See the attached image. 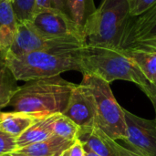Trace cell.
I'll return each mask as SVG.
<instances>
[{
    "instance_id": "obj_16",
    "label": "cell",
    "mask_w": 156,
    "mask_h": 156,
    "mask_svg": "<svg viewBox=\"0 0 156 156\" xmlns=\"http://www.w3.org/2000/svg\"><path fill=\"white\" fill-rule=\"evenodd\" d=\"M17 80L6 62V56L0 50V109L8 106L18 90Z\"/></svg>"
},
{
    "instance_id": "obj_11",
    "label": "cell",
    "mask_w": 156,
    "mask_h": 156,
    "mask_svg": "<svg viewBox=\"0 0 156 156\" xmlns=\"http://www.w3.org/2000/svg\"><path fill=\"white\" fill-rule=\"evenodd\" d=\"M94 0H58V10L65 14L82 32L85 37V27L96 11Z\"/></svg>"
},
{
    "instance_id": "obj_7",
    "label": "cell",
    "mask_w": 156,
    "mask_h": 156,
    "mask_svg": "<svg viewBox=\"0 0 156 156\" xmlns=\"http://www.w3.org/2000/svg\"><path fill=\"white\" fill-rule=\"evenodd\" d=\"M119 49L156 51V2L144 13L127 19Z\"/></svg>"
},
{
    "instance_id": "obj_13",
    "label": "cell",
    "mask_w": 156,
    "mask_h": 156,
    "mask_svg": "<svg viewBox=\"0 0 156 156\" xmlns=\"http://www.w3.org/2000/svg\"><path fill=\"white\" fill-rule=\"evenodd\" d=\"M60 113L52 114L37 120L26 132L16 138L17 149L39 143L50 137L53 133L54 122Z\"/></svg>"
},
{
    "instance_id": "obj_20",
    "label": "cell",
    "mask_w": 156,
    "mask_h": 156,
    "mask_svg": "<svg viewBox=\"0 0 156 156\" xmlns=\"http://www.w3.org/2000/svg\"><path fill=\"white\" fill-rule=\"evenodd\" d=\"M18 23L30 22L35 15L37 0H12Z\"/></svg>"
},
{
    "instance_id": "obj_8",
    "label": "cell",
    "mask_w": 156,
    "mask_h": 156,
    "mask_svg": "<svg viewBox=\"0 0 156 156\" xmlns=\"http://www.w3.org/2000/svg\"><path fill=\"white\" fill-rule=\"evenodd\" d=\"M127 148L142 156H156V122L146 120L123 109Z\"/></svg>"
},
{
    "instance_id": "obj_10",
    "label": "cell",
    "mask_w": 156,
    "mask_h": 156,
    "mask_svg": "<svg viewBox=\"0 0 156 156\" xmlns=\"http://www.w3.org/2000/svg\"><path fill=\"white\" fill-rule=\"evenodd\" d=\"M30 23L39 33L46 36L69 37L86 41L84 35L78 27L58 9L40 10L35 13Z\"/></svg>"
},
{
    "instance_id": "obj_2",
    "label": "cell",
    "mask_w": 156,
    "mask_h": 156,
    "mask_svg": "<svg viewBox=\"0 0 156 156\" xmlns=\"http://www.w3.org/2000/svg\"><path fill=\"white\" fill-rule=\"evenodd\" d=\"M83 47L51 48L17 57H6V62L16 80L26 82L59 76L69 70L83 73Z\"/></svg>"
},
{
    "instance_id": "obj_25",
    "label": "cell",
    "mask_w": 156,
    "mask_h": 156,
    "mask_svg": "<svg viewBox=\"0 0 156 156\" xmlns=\"http://www.w3.org/2000/svg\"><path fill=\"white\" fill-rule=\"evenodd\" d=\"M69 156H85L86 155V151L82 145V144L76 139L74 141V143L72 144V145L69 147V149L68 150Z\"/></svg>"
},
{
    "instance_id": "obj_23",
    "label": "cell",
    "mask_w": 156,
    "mask_h": 156,
    "mask_svg": "<svg viewBox=\"0 0 156 156\" xmlns=\"http://www.w3.org/2000/svg\"><path fill=\"white\" fill-rule=\"evenodd\" d=\"M105 139H106V142L108 143L109 146L112 150V152H113L115 156H142L138 154H136V153H134V152H133V151H131L127 147H124V146L121 145L115 140L110 138L106 134H105Z\"/></svg>"
},
{
    "instance_id": "obj_32",
    "label": "cell",
    "mask_w": 156,
    "mask_h": 156,
    "mask_svg": "<svg viewBox=\"0 0 156 156\" xmlns=\"http://www.w3.org/2000/svg\"><path fill=\"white\" fill-rule=\"evenodd\" d=\"M11 1H12V0H11Z\"/></svg>"
},
{
    "instance_id": "obj_5",
    "label": "cell",
    "mask_w": 156,
    "mask_h": 156,
    "mask_svg": "<svg viewBox=\"0 0 156 156\" xmlns=\"http://www.w3.org/2000/svg\"><path fill=\"white\" fill-rule=\"evenodd\" d=\"M82 82L89 86L95 100V127L115 141H124L127 133L123 108L117 102L110 83L91 74H83Z\"/></svg>"
},
{
    "instance_id": "obj_15",
    "label": "cell",
    "mask_w": 156,
    "mask_h": 156,
    "mask_svg": "<svg viewBox=\"0 0 156 156\" xmlns=\"http://www.w3.org/2000/svg\"><path fill=\"white\" fill-rule=\"evenodd\" d=\"M77 139L82 144L86 152L101 156H115L105 139V133L98 128L80 129Z\"/></svg>"
},
{
    "instance_id": "obj_14",
    "label": "cell",
    "mask_w": 156,
    "mask_h": 156,
    "mask_svg": "<svg viewBox=\"0 0 156 156\" xmlns=\"http://www.w3.org/2000/svg\"><path fill=\"white\" fill-rule=\"evenodd\" d=\"M74 141L66 140L56 134H52L48 139L28 146L17 149L16 152L30 156H60L69 149Z\"/></svg>"
},
{
    "instance_id": "obj_6",
    "label": "cell",
    "mask_w": 156,
    "mask_h": 156,
    "mask_svg": "<svg viewBox=\"0 0 156 156\" xmlns=\"http://www.w3.org/2000/svg\"><path fill=\"white\" fill-rule=\"evenodd\" d=\"M87 44L86 41L69 37H49L39 33L30 22L18 24V29L6 57H17L27 53L42 51L51 48H80Z\"/></svg>"
},
{
    "instance_id": "obj_3",
    "label": "cell",
    "mask_w": 156,
    "mask_h": 156,
    "mask_svg": "<svg viewBox=\"0 0 156 156\" xmlns=\"http://www.w3.org/2000/svg\"><path fill=\"white\" fill-rule=\"evenodd\" d=\"M82 74L98 76L109 83L126 80L135 83L140 88L149 84L133 59L119 48L86 44L82 48Z\"/></svg>"
},
{
    "instance_id": "obj_19",
    "label": "cell",
    "mask_w": 156,
    "mask_h": 156,
    "mask_svg": "<svg viewBox=\"0 0 156 156\" xmlns=\"http://www.w3.org/2000/svg\"><path fill=\"white\" fill-rule=\"evenodd\" d=\"M80 132V127L69 118L63 115L62 113L58 114L57 117L54 127H53V133L60 136L66 140L75 141L78 137Z\"/></svg>"
},
{
    "instance_id": "obj_4",
    "label": "cell",
    "mask_w": 156,
    "mask_h": 156,
    "mask_svg": "<svg viewBox=\"0 0 156 156\" xmlns=\"http://www.w3.org/2000/svg\"><path fill=\"white\" fill-rule=\"evenodd\" d=\"M129 16L127 0H102L85 27L87 44L119 48L123 27Z\"/></svg>"
},
{
    "instance_id": "obj_9",
    "label": "cell",
    "mask_w": 156,
    "mask_h": 156,
    "mask_svg": "<svg viewBox=\"0 0 156 156\" xmlns=\"http://www.w3.org/2000/svg\"><path fill=\"white\" fill-rule=\"evenodd\" d=\"M62 114L73 121L80 129H90L95 127V100L87 84L82 81L78 85L76 84Z\"/></svg>"
},
{
    "instance_id": "obj_28",
    "label": "cell",
    "mask_w": 156,
    "mask_h": 156,
    "mask_svg": "<svg viewBox=\"0 0 156 156\" xmlns=\"http://www.w3.org/2000/svg\"><path fill=\"white\" fill-rule=\"evenodd\" d=\"M60 156H69V153H68V150H67L66 152H64V153H63V154H61Z\"/></svg>"
},
{
    "instance_id": "obj_17",
    "label": "cell",
    "mask_w": 156,
    "mask_h": 156,
    "mask_svg": "<svg viewBox=\"0 0 156 156\" xmlns=\"http://www.w3.org/2000/svg\"><path fill=\"white\" fill-rule=\"evenodd\" d=\"M38 119L24 112H3L0 121V130L17 138Z\"/></svg>"
},
{
    "instance_id": "obj_21",
    "label": "cell",
    "mask_w": 156,
    "mask_h": 156,
    "mask_svg": "<svg viewBox=\"0 0 156 156\" xmlns=\"http://www.w3.org/2000/svg\"><path fill=\"white\" fill-rule=\"evenodd\" d=\"M16 150V138L0 130V155L12 154Z\"/></svg>"
},
{
    "instance_id": "obj_30",
    "label": "cell",
    "mask_w": 156,
    "mask_h": 156,
    "mask_svg": "<svg viewBox=\"0 0 156 156\" xmlns=\"http://www.w3.org/2000/svg\"><path fill=\"white\" fill-rule=\"evenodd\" d=\"M2 113H3V112H1V111H0V121H1V117H2Z\"/></svg>"
},
{
    "instance_id": "obj_27",
    "label": "cell",
    "mask_w": 156,
    "mask_h": 156,
    "mask_svg": "<svg viewBox=\"0 0 156 156\" xmlns=\"http://www.w3.org/2000/svg\"><path fill=\"white\" fill-rule=\"evenodd\" d=\"M85 156H101V155H99V154H94V153H92V152H86V155Z\"/></svg>"
},
{
    "instance_id": "obj_26",
    "label": "cell",
    "mask_w": 156,
    "mask_h": 156,
    "mask_svg": "<svg viewBox=\"0 0 156 156\" xmlns=\"http://www.w3.org/2000/svg\"><path fill=\"white\" fill-rule=\"evenodd\" d=\"M11 156H30L27 155V154H21V153H18V152H14L11 154Z\"/></svg>"
},
{
    "instance_id": "obj_31",
    "label": "cell",
    "mask_w": 156,
    "mask_h": 156,
    "mask_svg": "<svg viewBox=\"0 0 156 156\" xmlns=\"http://www.w3.org/2000/svg\"><path fill=\"white\" fill-rule=\"evenodd\" d=\"M153 85H154V87L156 88V83H155V84H153Z\"/></svg>"
},
{
    "instance_id": "obj_1",
    "label": "cell",
    "mask_w": 156,
    "mask_h": 156,
    "mask_svg": "<svg viewBox=\"0 0 156 156\" xmlns=\"http://www.w3.org/2000/svg\"><path fill=\"white\" fill-rule=\"evenodd\" d=\"M75 86L60 76L28 80L19 87L8 106L37 118L62 113Z\"/></svg>"
},
{
    "instance_id": "obj_29",
    "label": "cell",
    "mask_w": 156,
    "mask_h": 156,
    "mask_svg": "<svg viewBox=\"0 0 156 156\" xmlns=\"http://www.w3.org/2000/svg\"><path fill=\"white\" fill-rule=\"evenodd\" d=\"M0 156H11V154H3V155Z\"/></svg>"
},
{
    "instance_id": "obj_22",
    "label": "cell",
    "mask_w": 156,
    "mask_h": 156,
    "mask_svg": "<svg viewBox=\"0 0 156 156\" xmlns=\"http://www.w3.org/2000/svg\"><path fill=\"white\" fill-rule=\"evenodd\" d=\"M127 2L129 4L130 16H135L148 10L156 0H127Z\"/></svg>"
},
{
    "instance_id": "obj_12",
    "label": "cell",
    "mask_w": 156,
    "mask_h": 156,
    "mask_svg": "<svg viewBox=\"0 0 156 156\" xmlns=\"http://www.w3.org/2000/svg\"><path fill=\"white\" fill-rule=\"evenodd\" d=\"M18 24L12 1L0 0V50L5 56L16 38Z\"/></svg>"
},
{
    "instance_id": "obj_18",
    "label": "cell",
    "mask_w": 156,
    "mask_h": 156,
    "mask_svg": "<svg viewBox=\"0 0 156 156\" xmlns=\"http://www.w3.org/2000/svg\"><path fill=\"white\" fill-rule=\"evenodd\" d=\"M123 51V50H122ZM136 64L150 84L156 83V51H123Z\"/></svg>"
},
{
    "instance_id": "obj_24",
    "label": "cell",
    "mask_w": 156,
    "mask_h": 156,
    "mask_svg": "<svg viewBox=\"0 0 156 156\" xmlns=\"http://www.w3.org/2000/svg\"><path fill=\"white\" fill-rule=\"evenodd\" d=\"M141 90L146 94V96L149 98V100L151 101L153 107L154 109V113H155V122H156V88L153 84H148L146 86L141 87Z\"/></svg>"
}]
</instances>
